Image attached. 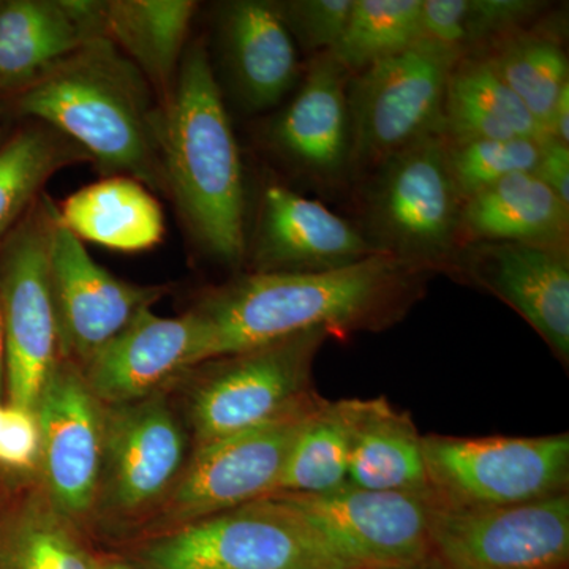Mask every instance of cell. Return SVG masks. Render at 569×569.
<instances>
[{
  "label": "cell",
  "instance_id": "obj_1",
  "mask_svg": "<svg viewBox=\"0 0 569 569\" xmlns=\"http://www.w3.org/2000/svg\"><path fill=\"white\" fill-rule=\"evenodd\" d=\"M432 272L388 254L316 274H250L211 291L194 307L206 361L326 329L332 337L383 331L425 296Z\"/></svg>",
  "mask_w": 569,
  "mask_h": 569
},
{
  "label": "cell",
  "instance_id": "obj_2",
  "mask_svg": "<svg viewBox=\"0 0 569 569\" xmlns=\"http://www.w3.org/2000/svg\"><path fill=\"white\" fill-rule=\"evenodd\" d=\"M6 111L51 127L73 142L104 176H129L168 194L163 167V107L151 84L102 36L56 63Z\"/></svg>",
  "mask_w": 569,
  "mask_h": 569
},
{
  "label": "cell",
  "instance_id": "obj_3",
  "mask_svg": "<svg viewBox=\"0 0 569 569\" xmlns=\"http://www.w3.org/2000/svg\"><path fill=\"white\" fill-rule=\"evenodd\" d=\"M162 149L168 194L194 242L222 263H241L247 250L241 156L200 41L183 54L163 107Z\"/></svg>",
  "mask_w": 569,
  "mask_h": 569
},
{
  "label": "cell",
  "instance_id": "obj_4",
  "mask_svg": "<svg viewBox=\"0 0 569 569\" xmlns=\"http://www.w3.org/2000/svg\"><path fill=\"white\" fill-rule=\"evenodd\" d=\"M460 197L443 132L421 138L367 176L359 230L378 253L448 272L459 249Z\"/></svg>",
  "mask_w": 569,
  "mask_h": 569
},
{
  "label": "cell",
  "instance_id": "obj_5",
  "mask_svg": "<svg viewBox=\"0 0 569 569\" xmlns=\"http://www.w3.org/2000/svg\"><path fill=\"white\" fill-rule=\"evenodd\" d=\"M323 402L310 392L261 425L194 448L133 545L274 493L296 438Z\"/></svg>",
  "mask_w": 569,
  "mask_h": 569
},
{
  "label": "cell",
  "instance_id": "obj_6",
  "mask_svg": "<svg viewBox=\"0 0 569 569\" xmlns=\"http://www.w3.org/2000/svg\"><path fill=\"white\" fill-rule=\"evenodd\" d=\"M118 553L142 569H343L305 520L276 496Z\"/></svg>",
  "mask_w": 569,
  "mask_h": 569
},
{
  "label": "cell",
  "instance_id": "obj_7",
  "mask_svg": "<svg viewBox=\"0 0 569 569\" xmlns=\"http://www.w3.org/2000/svg\"><path fill=\"white\" fill-rule=\"evenodd\" d=\"M462 54L421 39L391 58L351 74V176L367 178L395 153L443 132L449 77Z\"/></svg>",
  "mask_w": 569,
  "mask_h": 569
},
{
  "label": "cell",
  "instance_id": "obj_8",
  "mask_svg": "<svg viewBox=\"0 0 569 569\" xmlns=\"http://www.w3.org/2000/svg\"><path fill=\"white\" fill-rule=\"evenodd\" d=\"M56 217L58 206L41 194L0 241L6 388L11 406L31 410L61 361L48 268Z\"/></svg>",
  "mask_w": 569,
  "mask_h": 569
},
{
  "label": "cell",
  "instance_id": "obj_9",
  "mask_svg": "<svg viewBox=\"0 0 569 569\" xmlns=\"http://www.w3.org/2000/svg\"><path fill=\"white\" fill-rule=\"evenodd\" d=\"M429 488L452 508H498L568 492V433L422 437Z\"/></svg>",
  "mask_w": 569,
  "mask_h": 569
},
{
  "label": "cell",
  "instance_id": "obj_10",
  "mask_svg": "<svg viewBox=\"0 0 569 569\" xmlns=\"http://www.w3.org/2000/svg\"><path fill=\"white\" fill-rule=\"evenodd\" d=\"M329 337L309 329L203 362L189 403L194 448L261 425L313 392V361Z\"/></svg>",
  "mask_w": 569,
  "mask_h": 569
},
{
  "label": "cell",
  "instance_id": "obj_11",
  "mask_svg": "<svg viewBox=\"0 0 569 569\" xmlns=\"http://www.w3.org/2000/svg\"><path fill=\"white\" fill-rule=\"evenodd\" d=\"M272 496L305 520L343 569L399 567L436 556L432 490L380 492L348 485L321 496Z\"/></svg>",
  "mask_w": 569,
  "mask_h": 569
},
{
  "label": "cell",
  "instance_id": "obj_12",
  "mask_svg": "<svg viewBox=\"0 0 569 569\" xmlns=\"http://www.w3.org/2000/svg\"><path fill=\"white\" fill-rule=\"evenodd\" d=\"M432 545L449 569H568V492L498 508H452L436 498Z\"/></svg>",
  "mask_w": 569,
  "mask_h": 569
},
{
  "label": "cell",
  "instance_id": "obj_13",
  "mask_svg": "<svg viewBox=\"0 0 569 569\" xmlns=\"http://www.w3.org/2000/svg\"><path fill=\"white\" fill-rule=\"evenodd\" d=\"M186 430L162 392L104 407L102 478L96 505L111 516L138 515L173 488L187 459Z\"/></svg>",
  "mask_w": 569,
  "mask_h": 569
},
{
  "label": "cell",
  "instance_id": "obj_14",
  "mask_svg": "<svg viewBox=\"0 0 569 569\" xmlns=\"http://www.w3.org/2000/svg\"><path fill=\"white\" fill-rule=\"evenodd\" d=\"M48 268L61 358L80 369L164 293L162 287H142L112 276L63 227L59 211Z\"/></svg>",
  "mask_w": 569,
  "mask_h": 569
},
{
  "label": "cell",
  "instance_id": "obj_15",
  "mask_svg": "<svg viewBox=\"0 0 569 569\" xmlns=\"http://www.w3.org/2000/svg\"><path fill=\"white\" fill-rule=\"evenodd\" d=\"M36 413L48 500L81 526L99 496L104 407L86 385L80 367L61 358L41 391Z\"/></svg>",
  "mask_w": 569,
  "mask_h": 569
},
{
  "label": "cell",
  "instance_id": "obj_16",
  "mask_svg": "<svg viewBox=\"0 0 569 569\" xmlns=\"http://www.w3.org/2000/svg\"><path fill=\"white\" fill-rule=\"evenodd\" d=\"M448 274L462 277L511 307L568 365V249L473 242L459 247Z\"/></svg>",
  "mask_w": 569,
  "mask_h": 569
},
{
  "label": "cell",
  "instance_id": "obj_17",
  "mask_svg": "<svg viewBox=\"0 0 569 569\" xmlns=\"http://www.w3.org/2000/svg\"><path fill=\"white\" fill-rule=\"evenodd\" d=\"M203 362L206 332L197 312L164 318L149 307L80 370L103 407H119L159 395L174 377Z\"/></svg>",
  "mask_w": 569,
  "mask_h": 569
},
{
  "label": "cell",
  "instance_id": "obj_18",
  "mask_svg": "<svg viewBox=\"0 0 569 569\" xmlns=\"http://www.w3.org/2000/svg\"><path fill=\"white\" fill-rule=\"evenodd\" d=\"M378 253L366 236L323 203L288 187H266L250 249L253 274H316Z\"/></svg>",
  "mask_w": 569,
  "mask_h": 569
},
{
  "label": "cell",
  "instance_id": "obj_19",
  "mask_svg": "<svg viewBox=\"0 0 569 569\" xmlns=\"http://www.w3.org/2000/svg\"><path fill=\"white\" fill-rule=\"evenodd\" d=\"M350 77L329 52L310 59L298 92L269 129V141L284 162L321 187L353 179Z\"/></svg>",
  "mask_w": 569,
  "mask_h": 569
},
{
  "label": "cell",
  "instance_id": "obj_20",
  "mask_svg": "<svg viewBox=\"0 0 569 569\" xmlns=\"http://www.w3.org/2000/svg\"><path fill=\"white\" fill-rule=\"evenodd\" d=\"M219 40L228 80L246 110L277 107L299 80L298 50L274 2L236 0L223 6Z\"/></svg>",
  "mask_w": 569,
  "mask_h": 569
},
{
  "label": "cell",
  "instance_id": "obj_21",
  "mask_svg": "<svg viewBox=\"0 0 569 569\" xmlns=\"http://www.w3.org/2000/svg\"><path fill=\"white\" fill-rule=\"evenodd\" d=\"M99 36V2L0 0V100L26 91Z\"/></svg>",
  "mask_w": 569,
  "mask_h": 569
},
{
  "label": "cell",
  "instance_id": "obj_22",
  "mask_svg": "<svg viewBox=\"0 0 569 569\" xmlns=\"http://www.w3.org/2000/svg\"><path fill=\"white\" fill-rule=\"evenodd\" d=\"M569 206L535 173L509 176L463 201L459 247L473 242L568 249Z\"/></svg>",
  "mask_w": 569,
  "mask_h": 569
},
{
  "label": "cell",
  "instance_id": "obj_23",
  "mask_svg": "<svg viewBox=\"0 0 569 569\" xmlns=\"http://www.w3.org/2000/svg\"><path fill=\"white\" fill-rule=\"evenodd\" d=\"M351 443L348 485L380 492H426L422 436L387 399H348Z\"/></svg>",
  "mask_w": 569,
  "mask_h": 569
},
{
  "label": "cell",
  "instance_id": "obj_24",
  "mask_svg": "<svg viewBox=\"0 0 569 569\" xmlns=\"http://www.w3.org/2000/svg\"><path fill=\"white\" fill-rule=\"evenodd\" d=\"M197 7L192 0L100 2V36L137 66L162 107L174 91Z\"/></svg>",
  "mask_w": 569,
  "mask_h": 569
},
{
  "label": "cell",
  "instance_id": "obj_25",
  "mask_svg": "<svg viewBox=\"0 0 569 569\" xmlns=\"http://www.w3.org/2000/svg\"><path fill=\"white\" fill-rule=\"evenodd\" d=\"M58 211L63 227L80 241L118 252L152 249L164 234L162 206L129 176H104L71 193Z\"/></svg>",
  "mask_w": 569,
  "mask_h": 569
},
{
  "label": "cell",
  "instance_id": "obj_26",
  "mask_svg": "<svg viewBox=\"0 0 569 569\" xmlns=\"http://www.w3.org/2000/svg\"><path fill=\"white\" fill-rule=\"evenodd\" d=\"M448 141L549 137L485 54L463 56L449 77L443 107Z\"/></svg>",
  "mask_w": 569,
  "mask_h": 569
},
{
  "label": "cell",
  "instance_id": "obj_27",
  "mask_svg": "<svg viewBox=\"0 0 569 569\" xmlns=\"http://www.w3.org/2000/svg\"><path fill=\"white\" fill-rule=\"evenodd\" d=\"M104 553L50 500L32 498L0 523V569H100Z\"/></svg>",
  "mask_w": 569,
  "mask_h": 569
},
{
  "label": "cell",
  "instance_id": "obj_28",
  "mask_svg": "<svg viewBox=\"0 0 569 569\" xmlns=\"http://www.w3.org/2000/svg\"><path fill=\"white\" fill-rule=\"evenodd\" d=\"M88 159L78 146L44 123L29 121L0 144V241L41 197L44 183Z\"/></svg>",
  "mask_w": 569,
  "mask_h": 569
},
{
  "label": "cell",
  "instance_id": "obj_29",
  "mask_svg": "<svg viewBox=\"0 0 569 569\" xmlns=\"http://www.w3.org/2000/svg\"><path fill=\"white\" fill-rule=\"evenodd\" d=\"M535 121L549 134L557 102L569 88V62L563 44L548 33L519 31L485 52Z\"/></svg>",
  "mask_w": 569,
  "mask_h": 569
},
{
  "label": "cell",
  "instance_id": "obj_30",
  "mask_svg": "<svg viewBox=\"0 0 569 569\" xmlns=\"http://www.w3.org/2000/svg\"><path fill=\"white\" fill-rule=\"evenodd\" d=\"M350 443L348 399H325L296 438L274 493L321 496L346 488Z\"/></svg>",
  "mask_w": 569,
  "mask_h": 569
},
{
  "label": "cell",
  "instance_id": "obj_31",
  "mask_svg": "<svg viewBox=\"0 0 569 569\" xmlns=\"http://www.w3.org/2000/svg\"><path fill=\"white\" fill-rule=\"evenodd\" d=\"M545 6L537 0H422V37L462 56L479 54L523 31Z\"/></svg>",
  "mask_w": 569,
  "mask_h": 569
},
{
  "label": "cell",
  "instance_id": "obj_32",
  "mask_svg": "<svg viewBox=\"0 0 569 569\" xmlns=\"http://www.w3.org/2000/svg\"><path fill=\"white\" fill-rule=\"evenodd\" d=\"M422 0H353L350 20L329 52L350 74L407 50L422 37Z\"/></svg>",
  "mask_w": 569,
  "mask_h": 569
},
{
  "label": "cell",
  "instance_id": "obj_33",
  "mask_svg": "<svg viewBox=\"0 0 569 569\" xmlns=\"http://www.w3.org/2000/svg\"><path fill=\"white\" fill-rule=\"evenodd\" d=\"M541 149L542 140L530 138L447 140L449 171L463 201L509 176L535 173Z\"/></svg>",
  "mask_w": 569,
  "mask_h": 569
},
{
  "label": "cell",
  "instance_id": "obj_34",
  "mask_svg": "<svg viewBox=\"0 0 569 569\" xmlns=\"http://www.w3.org/2000/svg\"><path fill=\"white\" fill-rule=\"evenodd\" d=\"M274 3L295 43L312 58L335 50L353 9V0H283Z\"/></svg>",
  "mask_w": 569,
  "mask_h": 569
},
{
  "label": "cell",
  "instance_id": "obj_35",
  "mask_svg": "<svg viewBox=\"0 0 569 569\" xmlns=\"http://www.w3.org/2000/svg\"><path fill=\"white\" fill-rule=\"evenodd\" d=\"M39 418L31 408L7 403L0 429V466L11 470H32L40 466Z\"/></svg>",
  "mask_w": 569,
  "mask_h": 569
},
{
  "label": "cell",
  "instance_id": "obj_36",
  "mask_svg": "<svg viewBox=\"0 0 569 569\" xmlns=\"http://www.w3.org/2000/svg\"><path fill=\"white\" fill-rule=\"evenodd\" d=\"M535 174L569 206V146L556 138L546 137Z\"/></svg>",
  "mask_w": 569,
  "mask_h": 569
},
{
  "label": "cell",
  "instance_id": "obj_37",
  "mask_svg": "<svg viewBox=\"0 0 569 569\" xmlns=\"http://www.w3.org/2000/svg\"><path fill=\"white\" fill-rule=\"evenodd\" d=\"M549 137L569 146V88L565 89L557 102L556 111L550 119Z\"/></svg>",
  "mask_w": 569,
  "mask_h": 569
},
{
  "label": "cell",
  "instance_id": "obj_38",
  "mask_svg": "<svg viewBox=\"0 0 569 569\" xmlns=\"http://www.w3.org/2000/svg\"><path fill=\"white\" fill-rule=\"evenodd\" d=\"M100 569H142L138 567L137 563H133L132 560L127 559L126 556L118 552H107L104 553L102 560V567Z\"/></svg>",
  "mask_w": 569,
  "mask_h": 569
},
{
  "label": "cell",
  "instance_id": "obj_39",
  "mask_svg": "<svg viewBox=\"0 0 569 569\" xmlns=\"http://www.w3.org/2000/svg\"><path fill=\"white\" fill-rule=\"evenodd\" d=\"M377 569H449L437 556L429 559L415 561V563L399 565V567L377 568Z\"/></svg>",
  "mask_w": 569,
  "mask_h": 569
},
{
  "label": "cell",
  "instance_id": "obj_40",
  "mask_svg": "<svg viewBox=\"0 0 569 569\" xmlns=\"http://www.w3.org/2000/svg\"><path fill=\"white\" fill-rule=\"evenodd\" d=\"M6 388V342H3L2 313H0V397Z\"/></svg>",
  "mask_w": 569,
  "mask_h": 569
},
{
  "label": "cell",
  "instance_id": "obj_41",
  "mask_svg": "<svg viewBox=\"0 0 569 569\" xmlns=\"http://www.w3.org/2000/svg\"><path fill=\"white\" fill-rule=\"evenodd\" d=\"M9 137L6 130V121H3V110H0V144L6 141V138Z\"/></svg>",
  "mask_w": 569,
  "mask_h": 569
},
{
  "label": "cell",
  "instance_id": "obj_42",
  "mask_svg": "<svg viewBox=\"0 0 569 569\" xmlns=\"http://www.w3.org/2000/svg\"><path fill=\"white\" fill-rule=\"evenodd\" d=\"M3 413H6V406L0 402V429H2Z\"/></svg>",
  "mask_w": 569,
  "mask_h": 569
}]
</instances>
